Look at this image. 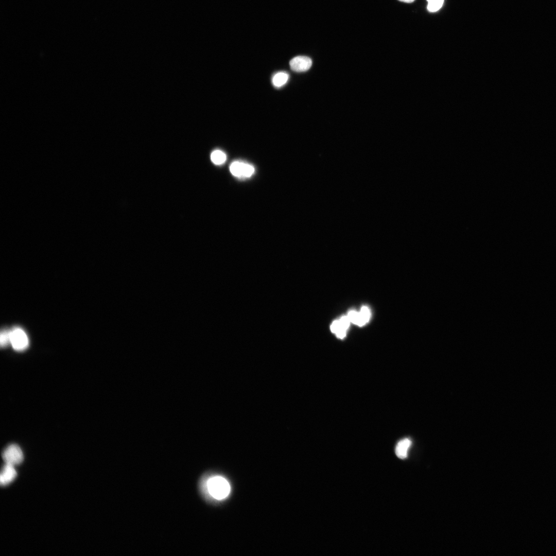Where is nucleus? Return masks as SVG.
I'll return each instance as SVG.
<instances>
[{"instance_id":"obj_1","label":"nucleus","mask_w":556,"mask_h":556,"mask_svg":"<svg viewBox=\"0 0 556 556\" xmlns=\"http://www.w3.org/2000/svg\"><path fill=\"white\" fill-rule=\"evenodd\" d=\"M207 489L211 495L218 500L226 498L230 492L229 482L220 476L211 478L207 482Z\"/></svg>"},{"instance_id":"obj_14","label":"nucleus","mask_w":556,"mask_h":556,"mask_svg":"<svg viewBox=\"0 0 556 556\" xmlns=\"http://www.w3.org/2000/svg\"><path fill=\"white\" fill-rule=\"evenodd\" d=\"M348 317L350 322L357 324L358 319V312L355 310L350 311L348 315Z\"/></svg>"},{"instance_id":"obj_2","label":"nucleus","mask_w":556,"mask_h":556,"mask_svg":"<svg viewBox=\"0 0 556 556\" xmlns=\"http://www.w3.org/2000/svg\"><path fill=\"white\" fill-rule=\"evenodd\" d=\"M10 344L14 350L18 351L25 350L28 346L29 339L23 329L15 327L10 330Z\"/></svg>"},{"instance_id":"obj_7","label":"nucleus","mask_w":556,"mask_h":556,"mask_svg":"<svg viewBox=\"0 0 556 556\" xmlns=\"http://www.w3.org/2000/svg\"><path fill=\"white\" fill-rule=\"evenodd\" d=\"M17 473L14 465L5 463L3 467L0 476V483L2 485H6L11 482L16 477Z\"/></svg>"},{"instance_id":"obj_10","label":"nucleus","mask_w":556,"mask_h":556,"mask_svg":"<svg viewBox=\"0 0 556 556\" xmlns=\"http://www.w3.org/2000/svg\"><path fill=\"white\" fill-rule=\"evenodd\" d=\"M227 159V155L224 152L220 150H215L211 154V159L212 162L216 165L223 164Z\"/></svg>"},{"instance_id":"obj_5","label":"nucleus","mask_w":556,"mask_h":556,"mask_svg":"<svg viewBox=\"0 0 556 556\" xmlns=\"http://www.w3.org/2000/svg\"><path fill=\"white\" fill-rule=\"evenodd\" d=\"M291 70L297 72L308 70L312 65L311 59L306 56H299L292 58L289 62Z\"/></svg>"},{"instance_id":"obj_11","label":"nucleus","mask_w":556,"mask_h":556,"mask_svg":"<svg viewBox=\"0 0 556 556\" xmlns=\"http://www.w3.org/2000/svg\"><path fill=\"white\" fill-rule=\"evenodd\" d=\"M370 317V310L367 306H363L358 312V320L357 325L362 326L368 322Z\"/></svg>"},{"instance_id":"obj_15","label":"nucleus","mask_w":556,"mask_h":556,"mask_svg":"<svg viewBox=\"0 0 556 556\" xmlns=\"http://www.w3.org/2000/svg\"><path fill=\"white\" fill-rule=\"evenodd\" d=\"M398 1H399L400 2H404V3H410L413 2L414 0H398Z\"/></svg>"},{"instance_id":"obj_6","label":"nucleus","mask_w":556,"mask_h":556,"mask_svg":"<svg viewBox=\"0 0 556 556\" xmlns=\"http://www.w3.org/2000/svg\"><path fill=\"white\" fill-rule=\"evenodd\" d=\"M350 321L347 316L342 317L340 320L334 321L331 326L332 332L339 338H343L349 326Z\"/></svg>"},{"instance_id":"obj_3","label":"nucleus","mask_w":556,"mask_h":556,"mask_svg":"<svg viewBox=\"0 0 556 556\" xmlns=\"http://www.w3.org/2000/svg\"><path fill=\"white\" fill-rule=\"evenodd\" d=\"M2 458L5 463L13 465L20 464L23 460L24 456L20 447L15 444L8 445L2 453Z\"/></svg>"},{"instance_id":"obj_8","label":"nucleus","mask_w":556,"mask_h":556,"mask_svg":"<svg viewBox=\"0 0 556 556\" xmlns=\"http://www.w3.org/2000/svg\"><path fill=\"white\" fill-rule=\"evenodd\" d=\"M411 441L408 438L399 441L395 447V454L400 459H404L407 457L408 450L411 446Z\"/></svg>"},{"instance_id":"obj_13","label":"nucleus","mask_w":556,"mask_h":556,"mask_svg":"<svg viewBox=\"0 0 556 556\" xmlns=\"http://www.w3.org/2000/svg\"><path fill=\"white\" fill-rule=\"evenodd\" d=\"M0 344L1 347H5L10 344V331L4 329L1 333Z\"/></svg>"},{"instance_id":"obj_4","label":"nucleus","mask_w":556,"mask_h":556,"mask_svg":"<svg viewBox=\"0 0 556 556\" xmlns=\"http://www.w3.org/2000/svg\"><path fill=\"white\" fill-rule=\"evenodd\" d=\"M230 170L234 176L240 178L250 177L254 172V168L252 165L240 161L232 163Z\"/></svg>"},{"instance_id":"obj_9","label":"nucleus","mask_w":556,"mask_h":556,"mask_svg":"<svg viewBox=\"0 0 556 556\" xmlns=\"http://www.w3.org/2000/svg\"><path fill=\"white\" fill-rule=\"evenodd\" d=\"M289 78L288 73L285 72H279L275 74L272 78L273 85L277 88H280L285 84Z\"/></svg>"},{"instance_id":"obj_12","label":"nucleus","mask_w":556,"mask_h":556,"mask_svg":"<svg viewBox=\"0 0 556 556\" xmlns=\"http://www.w3.org/2000/svg\"><path fill=\"white\" fill-rule=\"evenodd\" d=\"M428 2L427 9L431 12L439 10L443 5L444 0H427Z\"/></svg>"}]
</instances>
